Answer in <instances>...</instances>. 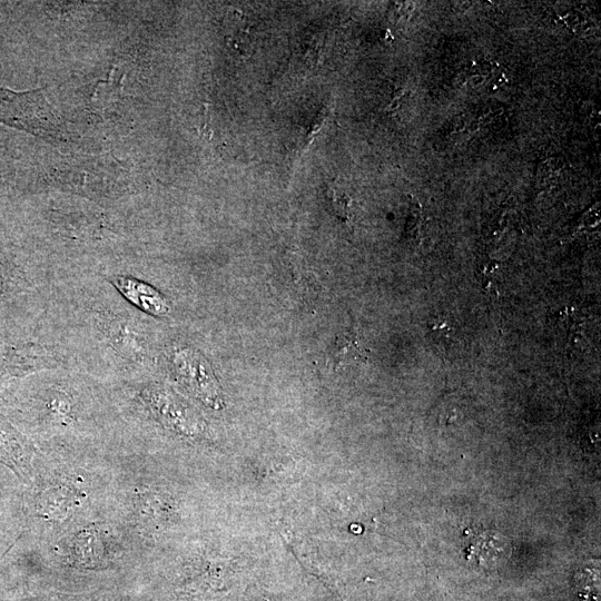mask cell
Listing matches in <instances>:
<instances>
[{
	"instance_id": "6",
	"label": "cell",
	"mask_w": 601,
	"mask_h": 601,
	"mask_svg": "<svg viewBox=\"0 0 601 601\" xmlns=\"http://www.w3.org/2000/svg\"><path fill=\"white\" fill-rule=\"evenodd\" d=\"M115 284L125 296L149 313L155 315L167 313L168 305L165 298L149 285L129 277H117Z\"/></svg>"
},
{
	"instance_id": "3",
	"label": "cell",
	"mask_w": 601,
	"mask_h": 601,
	"mask_svg": "<svg viewBox=\"0 0 601 601\" xmlns=\"http://www.w3.org/2000/svg\"><path fill=\"white\" fill-rule=\"evenodd\" d=\"M0 122L42 138L60 136L41 89L16 91L0 87Z\"/></svg>"
},
{
	"instance_id": "2",
	"label": "cell",
	"mask_w": 601,
	"mask_h": 601,
	"mask_svg": "<svg viewBox=\"0 0 601 601\" xmlns=\"http://www.w3.org/2000/svg\"><path fill=\"white\" fill-rule=\"evenodd\" d=\"M51 544L57 555L85 568L104 566L126 552H138L139 549L118 522L102 518L72 528Z\"/></svg>"
},
{
	"instance_id": "7",
	"label": "cell",
	"mask_w": 601,
	"mask_h": 601,
	"mask_svg": "<svg viewBox=\"0 0 601 601\" xmlns=\"http://www.w3.org/2000/svg\"><path fill=\"white\" fill-rule=\"evenodd\" d=\"M339 349L342 352L339 353V357L343 361H347V363L358 359L364 361L366 358L364 351L358 346L355 338L349 339L348 337H345L339 344Z\"/></svg>"
},
{
	"instance_id": "5",
	"label": "cell",
	"mask_w": 601,
	"mask_h": 601,
	"mask_svg": "<svg viewBox=\"0 0 601 601\" xmlns=\"http://www.w3.org/2000/svg\"><path fill=\"white\" fill-rule=\"evenodd\" d=\"M511 553L509 541L497 532L482 531L471 538L464 555L467 561L482 568H494L505 561Z\"/></svg>"
},
{
	"instance_id": "4",
	"label": "cell",
	"mask_w": 601,
	"mask_h": 601,
	"mask_svg": "<svg viewBox=\"0 0 601 601\" xmlns=\"http://www.w3.org/2000/svg\"><path fill=\"white\" fill-rule=\"evenodd\" d=\"M37 459L35 446L0 416V463L28 484L33 475Z\"/></svg>"
},
{
	"instance_id": "1",
	"label": "cell",
	"mask_w": 601,
	"mask_h": 601,
	"mask_svg": "<svg viewBox=\"0 0 601 601\" xmlns=\"http://www.w3.org/2000/svg\"><path fill=\"white\" fill-rule=\"evenodd\" d=\"M52 453L38 456L27 484L29 516L49 544L72 528L98 518L96 514L105 510L110 481V476L85 460Z\"/></svg>"
}]
</instances>
